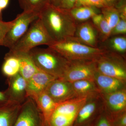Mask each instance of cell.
<instances>
[{
    "label": "cell",
    "instance_id": "d6986e66",
    "mask_svg": "<svg viewBox=\"0 0 126 126\" xmlns=\"http://www.w3.org/2000/svg\"><path fill=\"white\" fill-rule=\"evenodd\" d=\"M19 103L11 102L0 109V126H13L20 109Z\"/></svg>",
    "mask_w": 126,
    "mask_h": 126
},
{
    "label": "cell",
    "instance_id": "836d02e7",
    "mask_svg": "<svg viewBox=\"0 0 126 126\" xmlns=\"http://www.w3.org/2000/svg\"><path fill=\"white\" fill-rule=\"evenodd\" d=\"M10 0H0V8L1 10L6 8L9 4Z\"/></svg>",
    "mask_w": 126,
    "mask_h": 126
},
{
    "label": "cell",
    "instance_id": "ba28073f",
    "mask_svg": "<svg viewBox=\"0 0 126 126\" xmlns=\"http://www.w3.org/2000/svg\"><path fill=\"white\" fill-rule=\"evenodd\" d=\"M13 126H48L33 99L28 97L21 105Z\"/></svg>",
    "mask_w": 126,
    "mask_h": 126
},
{
    "label": "cell",
    "instance_id": "5b68a950",
    "mask_svg": "<svg viewBox=\"0 0 126 126\" xmlns=\"http://www.w3.org/2000/svg\"><path fill=\"white\" fill-rule=\"evenodd\" d=\"M89 98L78 97L58 103L49 119L48 126H73L78 113Z\"/></svg>",
    "mask_w": 126,
    "mask_h": 126
},
{
    "label": "cell",
    "instance_id": "5bb4252c",
    "mask_svg": "<svg viewBox=\"0 0 126 126\" xmlns=\"http://www.w3.org/2000/svg\"><path fill=\"white\" fill-rule=\"evenodd\" d=\"M94 82L101 94H109L125 89L124 81L101 74L97 70Z\"/></svg>",
    "mask_w": 126,
    "mask_h": 126
},
{
    "label": "cell",
    "instance_id": "8fae6325",
    "mask_svg": "<svg viewBox=\"0 0 126 126\" xmlns=\"http://www.w3.org/2000/svg\"><path fill=\"white\" fill-rule=\"evenodd\" d=\"M7 80L8 87L5 91L11 101L22 104L28 98L27 81L19 73Z\"/></svg>",
    "mask_w": 126,
    "mask_h": 126
},
{
    "label": "cell",
    "instance_id": "9c48e42d",
    "mask_svg": "<svg viewBox=\"0 0 126 126\" xmlns=\"http://www.w3.org/2000/svg\"><path fill=\"white\" fill-rule=\"evenodd\" d=\"M97 71L95 60L70 61L61 79L71 83L84 79L94 81Z\"/></svg>",
    "mask_w": 126,
    "mask_h": 126
},
{
    "label": "cell",
    "instance_id": "603a6c76",
    "mask_svg": "<svg viewBox=\"0 0 126 126\" xmlns=\"http://www.w3.org/2000/svg\"><path fill=\"white\" fill-rule=\"evenodd\" d=\"M91 19L98 33V39L103 43L111 37V29L101 14L95 15Z\"/></svg>",
    "mask_w": 126,
    "mask_h": 126
},
{
    "label": "cell",
    "instance_id": "d590c367",
    "mask_svg": "<svg viewBox=\"0 0 126 126\" xmlns=\"http://www.w3.org/2000/svg\"><path fill=\"white\" fill-rule=\"evenodd\" d=\"M118 0H106V3L108 6H115Z\"/></svg>",
    "mask_w": 126,
    "mask_h": 126
},
{
    "label": "cell",
    "instance_id": "83f0119b",
    "mask_svg": "<svg viewBox=\"0 0 126 126\" xmlns=\"http://www.w3.org/2000/svg\"><path fill=\"white\" fill-rule=\"evenodd\" d=\"M126 34V19L120 18L116 25L111 30V36L125 35Z\"/></svg>",
    "mask_w": 126,
    "mask_h": 126
},
{
    "label": "cell",
    "instance_id": "4fadbf2b",
    "mask_svg": "<svg viewBox=\"0 0 126 126\" xmlns=\"http://www.w3.org/2000/svg\"><path fill=\"white\" fill-rule=\"evenodd\" d=\"M74 37L86 45L94 48L98 47V33L92 21L88 20L78 24Z\"/></svg>",
    "mask_w": 126,
    "mask_h": 126
},
{
    "label": "cell",
    "instance_id": "3957f363",
    "mask_svg": "<svg viewBox=\"0 0 126 126\" xmlns=\"http://www.w3.org/2000/svg\"><path fill=\"white\" fill-rule=\"evenodd\" d=\"M48 47L55 50L69 61L95 60L106 51L99 47L94 48L86 45L74 37L53 43Z\"/></svg>",
    "mask_w": 126,
    "mask_h": 126
},
{
    "label": "cell",
    "instance_id": "f1b7e54d",
    "mask_svg": "<svg viewBox=\"0 0 126 126\" xmlns=\"http://www.w3.org/2000/svg\"><path fill=\"white\" fill-rule=\"evenodd\" d=\"M84 6H93L101 9L108 6L106 0H86Z\"/></svg>",
    "mask_w": 126,
    "mask_h": 126
},
{
    "label": "cell",
    "instance_id": "44dd1931",
    "mask_svg": "<svg viewBox=\"0 0 126 126\" xmlns=\"http://www.w3.org/2000/svg\"><path fill=\"white\" fill-rule=\"evenodd\" d=\"M104 41L103 46L99 48L107 51L115 52L123 55L126 52V35L111 36Z\"/></svg>",
    "mask_w": 126,
    "mask_h": 126
},
{
    "label": "cell",
    "instance_id": "cb8c5ba5",
    "mask_svg": "<svg viewBox=\"0 0 126 126\" xmlns=\"http://www.w3.org/2000/svg\"><path fill=\"white\" fill-rule=\"evenodd\" d=\"M70 15L76 22L87 21L94 16L98 14L97 8L88 6L74 7L69 10Z\"/></svg>",
    "mask_w": 126,
    "mask_h": 126
},
{
    "label": "cell",
    "instance_id": "2e32d148",
    "mask_svg": "<svg viewBox=\"0 0 126 126\" xmlns=\"http://www.w3.org/2000/svg\"><path fill=\"white\" fill-rule=\"evenodd\" d=\"M99 95L89 97L88 99L78 113L73 126L83 125L94 115L99 107Z\"/></svg>",
    "mask_w": 126,
    "mask_h": 126
},
{
    "label": "cell",
    "instance_id": "f546056e",
    "mask_svg": "<svg viewBox=\"0 0 126 126\" xmlns=\"http://www.w3.org/2000/svg\"><path fill=\"white\" fill-rule=\"evenodd\" d=\"M95 126H113L112 120L105 114L101 115L98 119Z\"/></svg>",
    "mask_w": 126,
    "mask_h": 126
},
{
    "label": "cell",
    "instance_id": "d4e9b609",
    "mask_svg": "<svg viewBox=\"0 0 126 126\" xmlns=\"http://www.w3.org/2000/svg\"><path fill=\"white\" fill-rule=\"evenodd\" d=\"M24 11L33 12L39 13L47 5L49 0H19Z\"/></svg>",
    "mask_w": 126,
    "mask_h": 126
},
{
    "label": "cell",
    "instance_id": "74e56055",
    "mask_svg": "<svg viewBox=\"0 0 126 126\" xmlns=\"http://www.w3.org/2000/svg\"><path fill=\"white\" fill-rule=\"evenodd\" d=\"M1 10H2L0 8V18H1Z\"/></svg>",
    "mask_w": 126,
    "mask_h": 126
},
{
    "label": "cell",
    "instance_id": "f35d334b",
    "mask_svg": "<svg viewBox=\"0 0 126 126\" xmlns=\"http://www.w3.org/2000/svg\"><path fill=\"white\" fill-rule=\"evenodd\" d=\"M0 19H1V18H0Z\"/></svg>",
    "mask_w": 126,
    "mask_h": 126
},
{
    "label": "cell",
    "instance_id": "e0dca14e",
    "mask_svg": "<svg viewBox=\"0 0 126 126\" xmlns=\"http://www.w3.org/2000/svg\"><path fill=\"white\" fill-rule=\"evenodd\" d=\"M31 98L35 102L48 124L49 119L58 103L55 102L45 92L35 95Z\"/></svg>",
    "mask_w": 126,
    "mask_h": 126
},
{
    "label": "cell",
    "instance_id": "7c38bea8",
    "mask_svg": "<svg viewBox=\"0 0 126 126\" xmlns=\"http://www.w3.org/2000/svg\"><path fill=\"white\" fill-rule=\"evenodd\" d=\"M57 78L46 72L38 70L27 81V97H32L45 92L49 84Z\"/></svg>",
    "mask_w": 126,
    "mask_h": 126
},
{
    "label": "cell",
    "instance_id": "277c9868",
    "mask_svg": "<svg viewBox=\"0 0 126 126\" xmlns=\"http://www.w3.org/2000/svg\"><path fill=\"white\" fill-rule=\"evenodd\" d=\"M53 43L39 18L32 23L26 33L10 49L9 53L14 54L28 53L38 46H49Z\"/></svg>",
    "mask_w": 126,
    "mask_h": 126
},
{
    "label": "cell",
    "instance_id": "30bf717a",
    "mask_svg": "<svg viewBox=\"0 0 126 126\" xmlns=\"http://www.w3.org/2000/svg\"><path fill=\"white\" fill-rule=\"evenodd\" d=\"M45 92L57 103L77 97L72 83L61 78L52 81Z\"/></svg>",
    "mask_w": 126,
    "mask_h": 126
},
{
    "label": "cell",
    "instance_id": "1f68e13d",
    "mask_svg": "<svg viewBox=\"0 0 126 126\" xmlns=\"http://www.w3.org/2000/svg\"><path fill=\"white\" fill-rule=\"evenodd\" d=\"M77 0H61L59 8L70 10L75 7Z\"/></svg>",
    "mask_w": 126,
    "mask_h": 126
},
{
    "label": "cell",
    "instance_id": "6da1fadb",
    "mask_svg": "<svg viewBox=\"0 0 126 126\" xmlns=\"http://www.w3.org/2000/svg\"><path fill=\"white\" fill-rule=\"evenodd\" d=\"M39 18L54 43L74 36L78 24L69 10L49 4L40 12Z\"/></svg>",
    "mask_w": 126,
    "mask_h": 126
},
{
    "label": "cell",
    "instance_id": "4dcf8cb0",
    "mask_svg": "<svg viewBox=\"0 0 126 126\" xmlns=\"http://www.w3.org/2000/svg\"><path fill=\"white\" fill-rule=\"evenodd\" d=\"M115 121L112 120L113 126H126V111L117 115Z\"/></svg>",
    "mask_w": 126,
    "mask_h": 126
},
{
    "label": "cell",
    "instance_id": "ac0fdd59",
    "mask_svg": "<svg viewBox=\"0 0 126 126\" xmlns=\"http://www.w3.org/2000/svg\"><path fill=\"white\" fill-rule=\"evenodd\" d=\"M72 83L77 97H93L100 94L94 81L84 79L75 81Z\"/></svg>",
    "mask_w": 126,
    "mask_h": 126
},
{
    "label": "cell",
    "instance_id": "52a82bcc",
    "mask_svg": "<svg viewBox=\"0 0 126 126\" xmlns=\"http://www.w3.org/2000/svg\"><path fill=\"white\" fill-rule=\"evenodd\" d=\"M39 18V13L24 11L14 20V23L4 40L2 46L11 49L26 33L32 23Z\"/></svg>",
    "mask_w": 126,
    "mask_h": 126
},
{
    "label": "cell",
    "instance_id": "8992f818",
    "mask_svg": "<svg viewBox=\"0 0 126 126\" xmlns=\"http://www.w3.org/2000/svg\"><path fill=\"white\" fill-rule=\"evenodd\" d=\"M95 61L98 72L126 82V62L123 55L106 50Z\"/></svg>",
    "mask_w": 126,
    "mask_h": 126
},
{
    "label": "cell",
    "instance_id": "e575fe53",
    "mask_svg": "<svg viewBox=\"0 0 126 126\" xmlns=\"http://www.w3.org/2000/svg\"><path fill=\"white\" fill-rule=\"evenodd\" d=\"M50 4L56 7H59L61 0H49Z\"/></svg>",
    "mask_w": 126,
    "mask_h": 126
},
{
    "label": "cell",
    "instance_id": "9a60e30c",
    "mask_svg": "<svg viewBox=\"0 0 126 126\" xmlns=\"http://www.w3.org/2000/svg\"><path fill=\"white\" fill-rule=\"evenodd\" d=\"M104 95V102L109 110L116 116L126 111V91L125 89Z\"/></svg>",
    "mask_w": 126,
    "mask_h": 126
},
{
    "label": "cell",
    "instance_id": "d6a6232c",
    "mask_svg": "<svg viewBox=\"0 0 126 126\" xmlns=\"http://www.w3.org/2000/svg\"><path fill=\"white\" fill-rule=\"evenodd\" d=\"M11 102H13L11 101L6 91H0V109L7 106Z\"/></svg>",
    "mask_w": 126,
    "mask_h": 126
},
{
    "label": "cell",
    "instance_id": "8d00e7d4",
    "mask_svg": "<svg viewBox=\"0 0 126 126\" xmlns=\"http://www.w3.org/2000/svg\"><path fill=\"white\" fill-rule=\"evenodd\" d=\"M85 0H77L76 5L75 7H79L81 6L84 5Z\"/></svg>",
    "mask_w": 126,
    "mask_h": 126
},
{
    "label": "cell",
    "instance_id": "ffe728a7",
    "mask_svg": "<svg viewBox=\"0 0 126 126\" xmlns=\"http://www.w3.org/2000/svg\"><path fill=\"white\" fill-rule=\"evenodd\" d=\"M1 71L7 78L14 77L19 73L20 61L18 56L9 52L6 54Z\"/></svg>",
    "mask_w": 126,
    "mask_h": 126
},
{
    "label": "cell",
    "instance_id": "7a4b0ae2",
    "mask_svg": "<svg viewBox=\"0 0 126 126\" xmlns=\"http://www.w3.org/2000/svg\"><path fill=\"white\" fill-rule=\"evenodd\" d=\"M33 63L39 70L58 78H62L69 61L53 49L34 48L29 52Z\"/></svg>",
    "mask_w": 126,
    "mask_h": 126
},
{
    "label": "cell",
    "instance_id": "4316f807",
    "mask_svg": "<svg viewBox=\"0 0 126 126\" xmlns=\"http://www.w3.org/2000/svg\"><path fill=\"white\" fill-rule=\"evenodd\" d=\"M14 23V20L9 22L0 19V46H2L6 36Z\"/></svg>",
    "mask_w": 126,
    "mask_h": 126
},
{
    "label": "cell",
    "instance_id": "484cf974",
    "mask_svg": "<svg viewBox=\"0 0 126 126\" xmlns=\"http://www.w3.org/2000/svg\"><path fill=\"white\" fill-rule=\"evenodd\" d=\"M101 14L111 30L120 19L119 12L114 6H107L102 8Z\"/></svg>",
    "mask_w": 126,
    "mask_h": 126
},
{
    "label": "cell",
    "instance_id": "7402d4cb",
    "mask_svg": "<svg viewBox=\"0 0 126 126\" xmlns=\"http://www.w3.org/2000/svg\"><path fill=\"white\" fill-rule=\"evenodd\" d=\"M14 55L18 56L19 59L20 74L28 81L39 69L33 63L28 53Z\"/></svg>",
    "mask_w": 126,
    "mask_h": 126
}]
</instances>
